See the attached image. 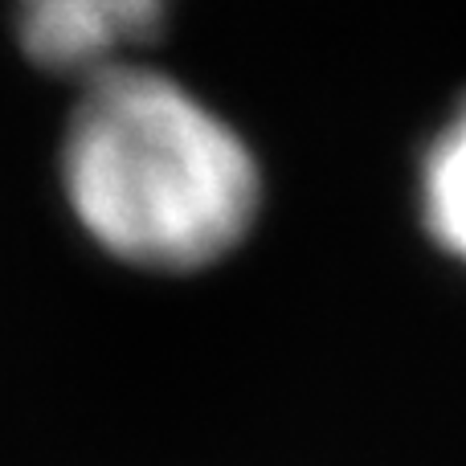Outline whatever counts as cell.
<instances>
[{
  "mask_svg": "<svg viewBox=\"0 0 466 466\" xmlns=\"http://www.w3.org/2000/svg\"><path fill=\"white\" fill-rule=\"evenodd\" d=\"M57 193L78 233L144 274H197L262 221L266 172L246 131L185 78L123 62L78 82L57 139Z\"/></svg>",
  "mask_w": 466,
  "mask_h": 466,
  "instance_id": "cell-1",
  "label": "cell"
},
{
  "mask_svg": "<svg viewBox=\"0 0 466 466\" xmlns=\"http://www.w3.org/2000/svg\"><path fill=\"white\" fill-rule=\"evenodd\" d=\"M172 0H13L16 49L37 70L86 82L164 29Z\"/></svg>",
  "mask_w": 466,
  "mask_h": 466,
  "instance_id": "cell-2",
  "label": "cell"
},
{
  "mask_svg": "<svg viewBox=\"0 0 466 466\" xmlns=\"http://www.w3.org/2000/svg\"><path fill=\"white\" fill-rule=\"evenodd\" d=\"M413 209L430 246L466 270V95L421 144L413 168Z\"/></svg>",
  "mask_w": 466,
  "mask_h": 466,
  "instance_id": "cell-3",
  "label": "cell"
}]
</instances>
